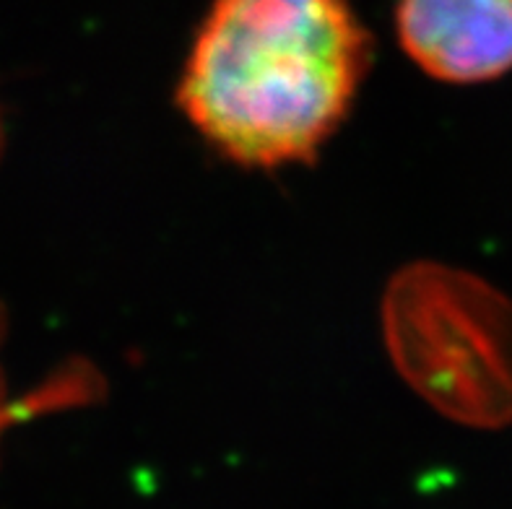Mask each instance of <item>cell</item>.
I'll return each instance as SVG.
<instances>
[{
  "label": "cell",
  "mask_w": 512,
  "mask_h": 509,
  "mask_svg": "<svg viewBox=\"0 0 512 509\" xmlns=\"http://www.w3.org/2000/svg\"><path fill=\"white\" fill-rule=\"evenodd\" d=\"M398 39L445 84H481L512 71V0H398Z\"/></svg>",
  "instance_id": "cell-3"
},
{
  "label": "cell",
  "mask_w": 512,
  "mask_h": 509,
  "mask_svg": "<svg viewBox=\"0 0 512 509\" xmlns=\"http://www.w3.org/2000/svg\"><path fill=\"white\" fill-rule=\"evenodd\" d=\"M0 149H3V125H0Z\"/></svg>",
  "instance_id": "cell-5"
},
{
  "label": "cell",
  "mask_w": 512,
  "mask_h": 509,
  "mask_svg": "<svg viewBox=\"0 0 512 509\" xmlns=\"http://www.w3.org/2000/svg\"><path fill=\"white\" fill-rule=\"evenodd\" d=\"M0 336H3V315H0ZM29 411H39L37 403H13V400L8 398L6 380H3V374H0V437H3V432H6L13 421H19L21 416H26Z\"/></svg>",
  "instance_id": "cell-4"
},
{
  "label": "cell",
  "mask_w": 512,
  "mask_h": 509,
  "mask_svg": "<svg viewBox=\"0 0 512 509\" xmlns=\"http://www.w3.org/2000/svg\"><path fill=\"white\" fill-rule=\"evenodd\" d=\"M370 34L349 0H214L177 102L234 164L310 162L349 115Z\"/></svg>",
  "instance_id": "cell-1"
},
{
  "label": "cell",
  "mask_w": 512,
  "mask_h": 509,
  "mask_svg": "<svg viewBox=\"0 0 512 509\" xmlns=\"http://www.w3.org/2000/svg\"><path fill=\"white\" fill-rule=\"evenodd\" d=\"M390 359L442 416L476 429L512 421V299L474 273L414 263L383 299Z\"/></svg>",
  "instance_id": "cell-2"
}]
</instances>
